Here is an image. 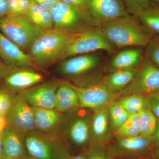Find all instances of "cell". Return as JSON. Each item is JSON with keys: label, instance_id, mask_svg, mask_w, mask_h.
I'll return each instance as SVG.
<instances>
[{"label": "cell", "instance_id": "41", "mask_svg": "<svg viewBox=\"0 0 159 159\" xmlns=\"http://www.w3.org/2000/svg\"><path fill=\"white\" fill-rule=\"evenodd\" d=\"M155 156L157 159H159V147H157L154 152Z\"/></svg>", "mask_w": 159, "mask_h": 159}, {"label": "cell", "instance_id": "27", "mask_svg": "<svg viewBox=\"0 0 159 159\" xmlns=\"http://www.w3.org/2000/svg\"><path fill=\"white\" fill-rule=\"evenodd\" d=\"M130 115L115 100L112 101L109 107L110 130L115 132L127 120Z\"/></svg>", "mask_w": 159, "mask_h": 159}, {"label": "cell", "instance_id": "24", "mask_svg": "<svg viewBox=\"0 0 159 159\" xmlns=\"http://www.w3.org/2000/svg\"><path fill=\"white\" fill-rule=\"evenodd\" d=\"M25 15L31 22L46 31L53 29V21L50 11L32 1H31V6Z\"/></svg>", "mask_w": 159, "mask_h": 159}, {"label": "cell", "instance_id": "21", "mask_svg": "<svg viewBox=\"0 0 159 159\" xmlns=\"http://www.w3.org/2000/svg\"><path fill=\"white\" fill-rule=\"evenodd\" d=\"M144 56V51L141 48L123 50L116 54L109 66L110 72L121 69L138 68Z\"/></svg>", "mask_w": 159, "mask_h": 159}, {"label": "cell", "instance_id": "15", "mask_svg": "<svg viewBox=\"0 0 159 159\" xmlns=\"http://www.w3.org/2000/svg\"><path fill=\"white\" fill-rule=\"evenodd\" d=\"M102 60L101 55L95 53L73 56L61 63L58 71L66 77H80L96 69Z\"/></svg>", "mask_w": 159, "mask_h": 159}, {"label": "cell", "instance_id": "30", "mask_svg": "<svg viewBox=\"0 0 159 159\" xmlns=\"http://www.w3.org/2000/svg\"><path fill=\"white\" fill-rule=\"evenodd\" d=\"M144 54L159 67V36H153L145 47Z\"/></svg>", "mask_w": 159, "mask_h": 159}, {"label": "cell", "instance_id": "38", "mask_svg": "<svg viewBox=\"0 0 159 159\" xmlns=\"http://www.w3.org/2000/svg\"><path fill=\"white\" fill-rule=\"evenodd\" d=\"M7 0H0V17H3L7 16Z\"/></svg>", "mask_w": 159, "mask_h": 159}, {"label": "cell", "instance_id": "36", "mask_svg": "<svg viewBox=\"0 0 159 159\" xmlns=\"http://www.w3.org/2000/svg\"><path fill=\"white\" fill-rule=\"evenodd\" d=\"M8 125L6 114L0 112V136H2L3 131L8 126Z\"/></svg>", "mask_w": 159, "mask_h": 159}, {"label": "cell", "instance_id": "32", "mask_svg": "<svg viewBox=\"0 0 159 159\" xmlns=\"http://www.w3.org/2000/svg\"><path fill=\"white\" fill-rule=\"evenodd\" d=\"M146 97L148 108L159 119V92Z\"/></svg>", "mask_w": 159, "mask_h": 159}, {"label": "cell", "instance_id": "1", "mask_svg": "<svg viewBox=\"0 0 159 159\" xmlns=\"http://www.w3.org/2000/svg\"><path fill=\"white\" fill-rule=\"evenodd\" d=\"M75 34L54 29L43 32L35 40L28 53L34 67L46 70L63 59Z\"/></svg>", "mask_w": 159, "mask_h": 159}, {"label": "cell", "instance_id": "31", "mask_svg": "<svg viewBox=\"0 0 159 159\" xmlns=\"http://www.w3.org/2000/svg\"><path fill=\"white\" fill-rule=\"evenodd\" d=\"M128 14L138 17L143 10L152 3L150 0H123Z\"/></svg>", "mask_w": 159, "mask_h": 159}, {"label": "cell", "instance_id": "33", "mask_svg": "<svg viewBox=\"0 0 159 159\" xmlns=\"http://www.w3.org/2000/svg\"><path fill=\"white\" fill-rule=\"evenodd\" d=\"M11 101V93L5 89H0V112L6 113L8 111Z\"/></svg>", "mask_w": 159, "mask_h": 159}, {"label": "cell", "instance_id": "5", "mask_svg": "<svg viewBox=\"0 0 159 159\" xmlns=\"http://www.w3.org/2000/svg\"><path fill=\"white\" fill-rule=\"evenodd\" d=\"M26 151L37 159H66L70 155L62 139L50 136L34 129L24 135Z\"/></svg>", "mask_w": 159, "mask_h": 159}, {"label": "cell", "instance_id": "10", "mask_svg": "<svg viewBox=\"0 0 159 159\" xmlns=\"http://www.w3.org/2000/svg\"><path fill=\"white\" fill-rule=\"evenodd\" d=\"M113 145L107 147L108 153L117 158L132 157L147 155L156 148L153 136H137L116 138Z\"/></svg>", "mask_w": 159, "mask_h": 159}, {"label": "cell", "instance_id": "18", "mask_svg": "<svg viewBox=\"0 0 159 159\" xmlns=\"http://www.w3.org/2000/svg\"><path fill=\"white\" fill-rule=\"evenodd\" d=\"M1 137L2 159H23L26 154L24 135L8 125Z\"/></svg>", "mask_w": 159, "mask_h": 159}, {"label": "cell", "instance_id": "39", "mask_svg": "<svg viewBox=\"0 0 159 159\" xmlns=\"http://www.w3.org/2000/svg\"><path fill=\"white\" fill-rule=\"evenodd\" d=\"M153 138L156 147H159V119H157L156 130Z\"/></svg>", "mask_w": 159, "mask_h": 159}, {"label": "cell", "instance_id": "44", "mask_svg": "<svg viewBox=\"0 0 159 159\" xmlns=\"http://www.w3.org/2000/svg\"><path fill=\"white\" fill-rule=\"evenodd\" d=\"M150 1L152 2L155 3V4L159 5V0H150Z\"/></svg>", "mask_w": 159, "mask_h": 159}, {"label": "cell", "instance_id": "20", "mask_svg": "<svg viewBox=\"0 0 159 159\" xmlns=\"http://www.w3.org/2000/svg\"><path fill=\"white\" fill-rule=\"evenodd\" d=\"M79 108V97L73 84L60 81L56 92L55 110L64 113Z\"/></svg>", "mask_w": 159, "mask_h": 159}, {"label": "cell", "instance_id": "12", "mask_svg": "<svg viewBox=\"0 0 159 159\" xmlns=\"http://www.w3.org/2000/svg\"><path fill=\"white\" fill-rule=\"evenodd\" d=\"M60 82H41L18 93L31 107L55 109L56 92Z\"/></svg>", "mask_w": 159, "mask_h": 159}, {"label": "cell", "instance_id": "45", "mask_svg": "<svg viewBox=\"0 0 159 159\" xmlns=\"http://www.w3.org/2000/svg\"><path fill=\"white\" fill-rule=\"evenodd\" d=\"M108 159H117L115 157L112 156L109 154V156L108 157Z\"/></svg>", "mask_w": 159, "mask_h": 159}, {"label": "cell", "instance_id": "6", "mask_svg": "<svg viewBox=\"0 0 159 159\" xmlns=\"http://www.w3.org/2000/svg\"><path fill=\"white\" fill-rule=\"evenodd\" d=\"M116 48L106 37L100 26L94 27L74 34L64 59L81 54L103 51L112 54Z\"/></svg>", "mask_w": 159, "mask_h": 159}, {"label": "cell", "instance_id": "11", "mask_svg": "<svg viewBox=\"0 0 159 159\" xmlns=\"http://www.w3.org/2000/svg\"><path fill=\"white\" fill-rule=\"evenodd\" d=\"M73 85L78 94L80 107L81 108L94 110L108 105L119 96L118 93L111 90L102 80L82 87Z\"/></svg>", "mask_w": 159, "mask_h": 159}, {"label": "cell", "instance_id": "35", "mask_svg": "<svg viewBox=\"0 0 159 159\" xmlns=\"http://www.w3.org/2000/svg\"><path fill=\"white\" fill-rule=\"evenodd\" d=\"M44 9L50 11L59 0H31Z\"/></svg>", "mask_w": 159, "mask_h": 159}, {"label": "cell", "instance_id": "40", "mask_svg": "<svg viewBox=\"0 0 159 159\" xmlns=\"http://www.w3.org/2000/svg\"><path fill=\"white\" fill-rule=\"evenodd\" d=\"M85 149L76 155H70L66 159H86Z\"/></svg>", "mask_w": 159, "mask_h": 159}, {"label": "cell", "instance_id": "4", "mask_svg": "<svg viewBox=\"0 0 159 159\" xmlns=\"http://www.w3.org/2000/svg\"><path fill=\"white\" fill-rule=\"evenodd\" d=\"M53 29L72 34L98 26L89 12L59 1L50 10Z\"/></svg>", "mask_w": 159, "mask_h": 159}, {"label": "cell", "instance_id": "42", "mask_svg": "<svg viewBox=\"0 0 159 159\" xmlns=\"http://www.w3.org/2000/svg\"><path fill=\"white\" fill-rule=\"evenodd\" d=\"M0 159H2V141L1 136H0Z\"/></svg>", "mask_w": 159, "mask_h": 159}, {"label": "cell", "instance_id": "17", "mask_svg": "<svg viewBox=\"0 0 159 159\" xmlns=\"http://www.w3.org/2000/svg\"><path fill=\"white\" fill-rule=\"evenodd\" d=\"M43 76L42 74L31 69L10 71L3 80V89L10 93H18L43 82Z\"/></svg>", "mask_w": 159, "mask_h": 159}, {"label": "cell", "instance_id": "34", "mask_svg": "<svg viewBox=\"0 0 159 159\" xmlns=\"http://www.w3.org/2000/svg\"><path fill=\"white\" fill-rule=\"evenodd\" d=\"M70 6L89 11L91 0H60Z\"/></svg>", "mask_w": 159, "mask_h": 159}, {"label": "cell", "instance_id": "28", "mask_svg": "<svg viewBox=\"0 0 159 159\" xmlns=\"http://www.w3.org/2000/svg\"><path fill=\"white\" fill-rule=\"evenodd\" d=\"M140 135L139 113L131 114L127 120L114 133L116 138H126Z\"/></svg>", "mask_w": 159, "mask_h": 159}, {"label": "cell", "instance_id": "29", "mask_svg": "<svg viewBox=\"0 0 159 159\" xmlns=\"http://www.w3.org/2000/svg\"><path fill=\"white\" fill-rule=\"evenodd\" d=\"M85 150L86 159H108L109 153L105 144L92 142Z\"/></svg>", "mask_w": 159, "mask_h": 159}, {"label": "cell", "instance_id": "19", "mask_svg": "<svg viewBox=\"0 0 159 159\" xmlns=\"http://www.w3.org/2000/svg\"><path fill=\"white\" fill-rule=\"evenodd\" d=\"M110 104L93 110L91 125L90 143L97 142L105 144L110 139L109 120Z\"/></svg>", "mask_w": 159, "mask_h": 159}, {"label": "cell", "instance_id": "16", "mask_svg": "<svg viewBox=\"0 0 159 159\" xmlns=\"http://www.w3.org/2000/svg\"><path fill=\"white\" fill-rule=\"evenodd\" d=\"M89 12L98 26L128 14L123 0H91Z\"/></svg>", "mask_w": 159, "mask_h": 159}, {"label": "cell", "instance_id": "25", "mask_svg": "<svg viewBox=\"0 0 159 159\" xmlns=\"http://www.w3.org/2000/svg\"><path fill=\"white\" fill-rule=\"evenodd\" d=\"M115 101L129 114L139 113L148 108L146 97L138 94L122 96Z\"/></svg>", "mask_w": 159, "mask_h": 159}, {"label": "cell", "instance_id": "13", "mask_svg": "<svg viewBox=\"0 0 159 159\" xmlns=\"http://www.w3.org/2000/svg\"><path fill=\"white\" fill-rule=\"evenodd\" d=\"M0 60L10 71L35 68L29 54L8 39L1 31Z\"/></svg>", "mask_w": 159, "mask_h": 159}, {"label": "cell", "instance_id": "3", "mask_svg": "<svg viewBox=\"0 0 159 159\" xmlns=\"http://www.w3.org/2000/svg\"><path fill=\"white\" fill-rule=\"evenodd\" d=\"M45 31L31 22L26 15L0 17V31L27 54L35 40Z\"/></svg>", "mask_w": 159, "mask_h": 159}, {"label": "cell", "instance_id": "22", "mask_svg": "<svg viewBox=\"0 0 159 159\" xmlns=\"http://www.w3.org/2000/svg\"><path fill=\"white\" fill-rule=\"evenodd\" d=\"M137 69H121L113 71L103 77L102 80L113 92L118 93L132 81Z\"/></svg>", "mask_w": 159, "mask_h": 159}, {"label": "cell", "instance_id": "37", "mask_svg": "<svg viewBox=\"0 0 159 159\" xmlns=\"http://www.w3.org/2000/svg\"><path fill=\"white\" fill-rule=\"evenodd\" d=\"M9 70L0 60V84L3 82L5 77L9 74Z\"/></svg>", "mask_w": 159, "mask_h": 159}, {"label": "cell", "instance_id": "9", "mask_svg": "<svg viewBox=\"0 0 159 159\" xmlns=\"http://www.w3.org/2000/svg\"><path fill=\"white\" fill-rule=\"evenodd\" d=\"M6 116L8 125L21 134L35 129L32 107L19 93H11V101Z\"/></svg>", "mask_w": 159, "mask_h": 159}, {"label": "cell", "instance_id": "23", "mask_svg": "<svg viewBox=\"0 0 159 159\" xmlns=\"http://www.w3.org/2000/svg\"><path fill=\"white\" fill-rule=\"evenodd\" d=\"M138 17L147 33L152 36H159V5L152 2Z\"/></svg>", "mask_w": 159, "mask_h": 159}, {"label": "cell", "instance_id": "7", "mask_svg": "<svg viewBox=\"0 0 159 159\" xmlns=\"http://www.w3.org/2000/svg\"><path fill=\"white\" fill-rule=\"evenodd\" d=\"M81 108L80 111H74V114L66 116L62 139L77 148L85 149L90 143L92 114Z\"/></svg>", "mask_w": 159, "mask_h": 159}, {"label": "cell", "instance_id": "14", "mask_svg": "<svg viewBox=\"0 0 159 159\" xmlns=\"http://www.w3.org/2000/svg\"><path fill=\"white\" fill-rule=\"evenodd\" d=\"M32 109L35 129L50 136L62 139L65 119L64 113L55 109L34 107Z\"/></svg>", "mask_w": 159, "mask_h": 159}, {"label": "cell", "instance_id": "26", "mask_svg": "<svg viewBox=\"0 0 159 159\" xmlns=\"http://www.w3.org/2000/svg\"><path fill=\"white\" fill-rule=\"evenodd\" d=\"M139 115L140 135L145 137L153 136L157 123V117L148 108L140 112Z\"/></svg>", "mask_w": 159, "mask_h": 159}, {"label": "cell", "instance_id": "2", "mask_svg": "<svg viewBox=\"0 0 159 159\" xmlns=\"http://www.w3.org/2000/svg\"><path fill=\"white\" fill-rule=\"evenodd\" d=\"M100 27L106 37L116 48H145L153 37L145 31L138 17L128 13L103 23Z\"/></svg>", "mask_w": 159, "mask_h": 159}, {"label": "cell", "instance_id": "8", "mask_svg": "<svg viewBox=\"0 0 159 159\" xmlns=\"http://www.w3.org/2000/svg\"><path fill=\"white\" fill-rule=\"evenodd\" d=\"M159 92V67L144 56L132 81L118 93L119 96L133 94L147 97Z\"/></svg>", "mask_w": 159, "mask_h": 159}, {"label": "cell", "instance_id": "43", "mask_svg": "<svg viewBox=\"0 0 159 159\" xmlns=\"http://www.w3.org/2000/svg\"><path fill=\"white\" fill-rule=\"evenodd\" d=\"M23 159H37L33 157L30 156L28 154L26 153Z\"/></svg>", "mask_w": 159, "mask_h": 159}]
</instances>
